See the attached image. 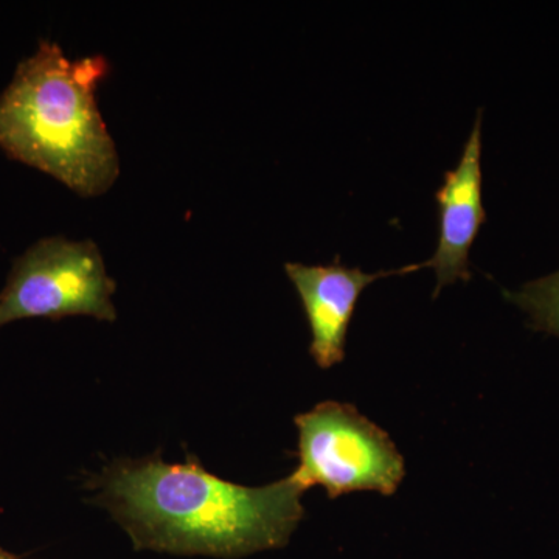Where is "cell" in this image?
I'll return each instance as SVG.
<instances>
[{"label": "cell", "instance_id": "obj_2", "mask_svg": "<svg viewBox=\"0 0 559 559\" xmlns=\"http://www.w3.org/2000/svg\"><path fill=\"white\" fill-rule=\"evenodd\" d=\"M108 72L102 55L72 61L43 40L0 95V148L81 197L106 193L120 171L97 105Z\"/></svg>", "mask_w": 559, "mask_h": 559}, {"label": "cell", "instance_id": "obj_4", "mask_svg": "<svg viewBox=\"0 0 559 559\" xmlns=\"http://www.w3.org/2000/svg\"><path fill=\"white\" fill-rule=\"evenodd\" d=\"M116 282L92 241L46 238L14 261L0 293V326L14 320L91 316L114 322Z\"/></svg>", "mask_w": 559, "mask_h": 559}, {"label": "cell", "instance_id": "obj_8", "mask_svg": "<svg viewBox=\"0 0 559 559\" xmlns=\"http://www.w3.org/2000/svg\"><path fill=\"white\" fill-rule=\"evenodd\" d=\"M0 559H17L16 555L10 554V551L3 550L0 547Z\"/></svg>", "mask_w": 559, "mask_h": 559}, {"label": "cell", "instance_id": "obj_7", "mask_svg": "<svg viewBox=\"0 0 559 559\" xmlns=\"http://www.w3.org/2000/svg\"><path fill=\"white\" fill-rule=\"evenodd\" d=\"M506 297L527 312L533 329L559 337V271L525 283Z\"/></svg>", "mask_w": 559, "mask_h": 559}, {"label": "cell", "instance_id": "obj_1", "mask_svg": "<svg viewBox=\"0 0 559 559\" xmlns=\"http://www.w3.org/2000/svg\"><path fill=\"white\" fill-rule=\"evenodd\" d=\"M97 500L138 550L241 558L288 544L305 509L290 477L242 487L200 460L168 465L159 455L117 460L97 480Z\"/></svg>", "mask_w": 559, "mask_h": 559}, {"label": "cell", "instance_id": "obj_5", "mask_svg": "<svg viewBox=\"0 0 559 559\" xmlns=\"http://www.w3.org/2000/svg\"><path fill=\"white\" fill-rule=\"evenodd\" d=\"M421 267H428V261L374 274L342 266L340 257L329 266L286 263V274L307 312L311 330L310 355L320 369L329 370L345 359L349 323L362 290L380 278L411 274Z\"/></svg>", "mask_w": 559, "mask_h": 559}, {"label": "cell", "instance_id": "obj_6", "mask_svg": "<svg viewBox=\"0 0 559 559\" xmlns=\"http://www.w3.org/2000/svg\"><path fill=\"white\" fill-rule=\"evenodd\" d=\"M440 210V238L436 253L428 260L441 288L452 283L468 282L469 250L480 227L487 223V210L481 197V109L466 140L462 159L454 170L444 173L443 186L436 191Z\"/></svg>", "mask_w": 559, "mask_h": 559}, {"label": "cell", "instance_id": "obj_3", "mask_svg": "<svg viewBox=\"0 0 559 559\" xmlns=\"http://www.w3.org/2000/svg\"><path fill=\"white\" fill-rule=\"evenodd\" d=\"M299 430V466L290 474L304 491L325 488L330 499L359 491L395 495L406 462L377 423L353 404L323 401L294 418Z\"/></svg>", "mask_w": 559, "mask_h": 559}]
</instances>
